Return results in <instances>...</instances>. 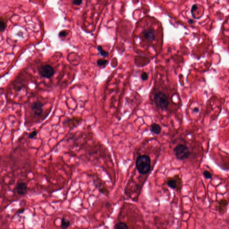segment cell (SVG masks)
<instances>
[{
  "label": "cell",
  "instance_id": "cb8c5ba5",
  "mask_svg": "<svg viewBox=\"0 0 229 229\" xmlns=\"http://www.w3.org/2000/svg\"><path fill=\"white\" fill-rule=\"evenodd\" d=\"M110 205V203L109 202H107L106 203V204H105V206H106V207L107 208H108L109 207Z\"/></svg>",
  "mask_w": 229,
  "mask_h": 229
},
{
  "label": "cell",
  "instance_id": "7402d4cb",
  "mask_svg": "<svg viewBox=\"0 0 229 229\" xmlns=\"http://www.w3.org/2000/svg\"><path fill=\"white\" fill-rule=\"evenodd\" d=\"M68 35V33L65 31H62L60 32L59 34V35L60 37H65Z\"/></svg>",
  "mask_w": 229,
  "mask_h": 229
},
{
  "label": "cell",
  "instance_id": "2e32d148",
  "mask_svg": "<svg viewBox=\"0 0 229 229\" xmlns=\"http://www.w3.org/2000/svg\"><path fill=\"white\" fill-rule=\"evenodd\" d=\"M97 49L98 50V51L100 52V55L102 57H106L108 55V53L104 51V50L102 49V48L101 47V46H98L97 48Z\"/></svg>",
  "mask_w": 229,
  "mask_h": 229
},
{
  "label": "cell",
  "instance_id": "5b68a950",
  "mask_svg": "<svg viewBox=\"0 0 229 229\" xmlns=\"http://www.w3.org/2000/svg\"><path fill=\"white\" fill-rule=\"evenodd\" d=\"M166 183L168 186L171 189L176 190L178 192H181L183 186V182L181 178L178 174L175 175L173 177L168 178Z\"/></svg>",
  "mask_w": 229,
  "mask_h": 229
},
{
  "label": "cell",
  "instance_id": "52a82bcc",
  "mask_svg": "<svg viewBox=\"0 0 229 229\" xmlns=\"http://www.w3.org/2000/svg\"><path fill=\"white\" fill-rule=\"evenodd\" d=\"M43 107L44 104L42 102L37 100L32 102L30 105V108L35 116H39L43 113Z\"/></svg>",
  "mask_w": 229,
  "mask_h": 229
},
{
  "label": "cell",
  "instance_id": "4fadbf2b",
  "mask_svg": "<svg viewBox=\"0 0 229 229\" xmlns=\"http://www.w3.org/2000/svg\"><path fill=\"white\" fill-rule=\"evenodd\" d=\"M70 221L65 217H63L61 221V229H67L70 226Z\"/></svg>",
  "mask_w": 229,
  "mask_h": 229
},
{
  "label": "cell",
  "instance_id": "6da1fadb",
  "mask_svg": "<svg viewBox=\"0 0 229 229\" xmlns=\"http://www.w3.org/2000/svg\"><path fill=\"white\" fill-rule=\"evenodd\" d=\"M158 33L157 30L152 25H144L141 29L139 34V38L142 45L149 47L154 44L158 39Z\"/></svg>",
  "mask_w": 229,
  "mask_h": 229
},
{
  "label": "cell",
  "instance_id": "8992f818",
  "mask_svg": "<svg viewBox=\"0 0 229 229\" xmlns=\"http://www.w3.org/2000/svg\"><path fill=\"white\" fill-rule=\"evenodd\" d=\"M39 74L43 77L46 78H51L55 74L53 67L49 65H42L38 69Z\"/></svg>",
  "mask_w": 229,
  "mask_h": 229
},
{
  "label": "cell",
  "instance_id": "30bf717a",
  "mask_svg": "<svg viewBox=\"0 0 229 229\" xmlns=\"http://www.w3.org/2000/svg\"><path fill=\"white\" fill-rule=\"evenodd\" d=\"M93 182L95 185L96 186V187H97L98 189H99V192L102 194H104L105 195L108 196L109 194V192L108 189H106L105 187H104V185H103L101 181L99 179L97 178L96 179L93 180Z\"/></svg>",
  "mask_w": 229,
  "mask_h": 229
},
{
  "label": "cell",
  "instance_id": "603a6c76",
  "mask_svg": "<svg viewBox=\"0 0 229 229\" xmlns=\"http://www.w3.org/2000/svg\"><path fill=\"white\" fill-rule=\"evenodd\" d=\"M193 111L195 113H198L199 111V109L197 108H194V109H193Z\"/></svg>",
  "mask_w": 229,
  "mask_h": 229
},
{
  "label": "cell",
  "instance_id": "7a4b0ae2",
  "mask_svg": "<svg viewBox=\"0 0 229 229\" xmlns=\"http://www.w3.org/2000/svg\"><path fill=\"white\" fill-rule=\"evenodd\" d=\"M136 166L138 172L141 174H147L151 168V160L149 156L146 155L140 156L136 162Z\"/></svg>",
  "mask_w": 229,
  "mask_h": 229
},
{
  "label": "cell",
  "instance_id": "ba28073f",
  "mask_svg": "<svg viewBox=\"0 0 229 229\" xmlns=\"http://www.w3.org/2000/svg\"><path fill=\"white\" fill-rule=\"evenodd\" d=\"M82 121L79 118H68L65 120L63 122V124L65 126H68L70 128L76 127Z\"/></svg>",
  "mask_w": 229,
  "mask_h": 229
},
{
  "label": "cell",
  "instance_id": "5bb4252c",
  "mask_svg": "<svg viewBox=\"0 0 229 229\" xmlns=\"http://www.w3.org/2000/svg\"><path fill=\"white\" fill-rule=\"evenodd\" d=\"M114 229H129V228L124 222H120L116 224Z\"/></svg>",
  "mask_w": 229,
  "mask_h": 229
},
{
  "label": "cell",
  "instance_id": "7c38bea8",
  "mask_svg": "<svg viewBox=\"0 0 229 229\" xmlns=\"http://www.w3.org/2000/svg\"><path fill=\"white\" fill-rule=\"evenodd\" d=\"M150 130L153 134L159 135L162 131V128L158 123H153L150 126Z\"/></svg>",
  "mask_w": 229,
  "mask_h": 229
},
{
  "label": "cell",
  "instance_id": "277c9868",
  "mask_svg": "<svg viewBox=\"0 0 229 229\" xmlns=\"http://www.w3.org/2000/svg\"><path fill=\"white\" fill-rule=\"evenodd\" d=\"M173 151L177 159L180 160L188 159L190 155V152L188 147L182 144L177 145L174 149Z\"/></svg>",
  "mask_w": 229,
  "mask_h": 229
},
{
  "label": "cell",
  "instance_id": "ffe728a7",
  "mask_svg": "<svg viewBox=\"0 0 229 229\" xmlns=\"http://www.w3.org/2000/svg\"><path fill=\"white\" fill-rule=\"evenodd\" d=\"M107 63V60H102V59H99L97 61V63L99 66H102L106 64Z\"/></svg>",
  "mask_w": 229,
  "mask_h": 229
},
{
  "label": "cell",
  "instance_id": "e0dca14e",
  "mask_svg": "<svg viewBox=\"0 0 229 229\" xmlns=\"http://www.w3.org/2000/svg\"><path fill=\"white\" fill-rule=\"evenodd\" d=\"M141 80L142 81H145L147 80H148V78H149V74L146 72H141Z\"/></svg>",
  "mask_w": 229,
  "mask_h": 229
},
{
  "label": "cell",
  "instance_id": "8fae6325",
  "mask_svg": "<svg viewBox=\"0 0 229 229\" xmlns=\"http://www.w3.org/2000/svg\"><path fill=\"white\" fill-rule=\"evenodd\" d=\"M16 191L20 195H24L27 192V185L25 182H19L16 187Z\"/></svg>",
  "mask_w": 229,
  "mask_h": 229
},
{
  "label": "cell",
  "instance_id": "9c48e42d",
  "mask_svg": "<svg viewBox=\"0 0 229 229\" xmlns=\"http://www.w3.org/2000/svg\"><path fill=\"white\" fill-rule=\"evenodd\" d=\"M229 202L226 199H222L218 202L217 209L219 214L223 215L226 213L227 209Z\"/></svg>",
  "mask_w": 229,
  "mask_h": 229
},
{
  "label": "cell",
  "instance_id": "3957f363",
  "mask_svg": "<svg viewBox=\"0 0 229 229\" xmlns=\"http://www.w3.org/2000/svg\"><path fill=\"white\" fill-rule=\"evenodd\" d=\"M153 101L157 108L162 110H166L169 105V98L162 92H159L155 94Z\"/></svg>",
  "mask_w": 229,
  "mask_h": 229
},
{
  "label": "cell",
  "instance_id": "d6986e66",
  "mask_svg": "<svg viewBox=\"0 0 229 229\" xmlns=\"http://www.w3.org/2000/svg\"><path fill=\"white\" fill-rule=\"evenodd\" d=\"M37 133H38V132L37 131L35 130L32 131V132L30 133V134H29V138L30 139H33L34 138H35L36 136L37 135Z\"/></svg>",
  "mask_w": 229,
  "mask_h": 229
},
{
  "label": "cell",
  "instance_id": "44dd1931",
  "mask_svg": "<svg viewBox=\"0 0 229 229\" xmlns=\"http://www.w3.org/2000/svg\"><path fill=\"white\" fill-rule=\"evenodd\" d=\"M82 1L81 0H75L72 2V4L75 5H81Z\"/></svg>",
  "mask_w": 229,
  "mask_h": 229
},
{
  "label": "cell",
  "instance_id": "ac0fdd59",
  "mask_svg": "<svg viewBox=\"0 0 229 229\" xmlns=\"http://www.w3.org/2000/svg\"><path fill=\"white\" fill-rule=\"evenodd\" d=\"M203 174L204 175V177L207 179H211L212 178V174L210 171H204L203 172Z\"/></svg>",
  "mask_w": 229,
  "mask_h": 229
},
{
  "label": "cell",
  "instance_id": "9a60e30c",
  "mask_svg": "<svg viewBox=\"0 0 229 229\" xmlns=\"http://www.w3.org/2000/svg\"><path fill=\"white\" fill-rule=\"evenodd\" d=\"M6 27V23L4 21L2 17L1 18V21H0V32H3L5 29Z\"/></svg>",
  "mask_w": 229,
  "mask_h": 229
}]
</instances>
